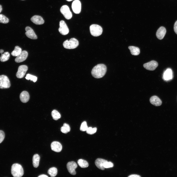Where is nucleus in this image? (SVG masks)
<instances>
[{
    "instance_id": "1",
    "label": "nucleus",
    "mask_w": 177,
    "mask_h": 177,
    "mask_svg": "<svg viewBox=\"0 0 177 177\" xmlns=\"http://www.w3.org/2000/svg\"><path fill=\"white\" fill-rule=\"evenodd\" d=\"M106 71L107 67L105 65L103 64H99L93 68L91 74L92 75L94 78H99L104 76Z\"/></svg>"
},
{
    "instance_id": "2",
    "label": "nucleus",
    "mask_w": 177,
    "mask_h": 177,
    "mask_svg": "<svg viewBox=\"0 0 177 177\" xmlns=\"http://www.w3.org/2000/svg\"><path fill=\"white\" fill-rule=\"evenodd\" d=\"M11 173L14 177H21L24 174V170L20 164L15 163L12 165L11 167Z\"/></svg>"
},
{
    "instance_id": "3",
    "label": "nucleus",
    "mask_w": 177,
    "mask_h": 177,
    "mask_svg": "<svg viewBox=\"0 0 177 177\" xmlns=\"http://www.w3.org/2000/svg\"><path fill=\"white\" fill-rule=\"evenodd\" d=\"M78 41L74 38H71L69 41L66 40L63 43L64 47L69 49L75 48L78 46Z\"/></svg>"
},
{
    "instance_id": "4",
    "label": "nucleus",
    "mask_w": 177,
    "mask_h": 177,
    "mask_svg": "<svg viewBox=\"0 0 177 177\" xmlns=\"http://www.w3.org/2000/svg\"><path fill=\"white\" fill-rule=\"evenodd\" d=\"M91 34L93 36L97 37L101 35L103 32V29L100 26L93 24L90 26L89 28Z\"/></svg>"
},
{
    "instance_id": "5",
    "label": "nucleus",
    "mask_w": 177,
    "mask_h": 177,
    "mask_svg": "<svg viewBox=\"0 0 177 177\" xmlns=\"http://www.w3.org/2000/svg\"><path fill=\"white\" fill-rule=\"evenodd\" d=\"M10 85L9 80L7 76L4 75H0V88H8Z\"/></svg>"
},
{
    "instance_id": "6",
    "label": "nucleus",
    "mask_w": 177,
    "mask_h": 177,
    "mask_svg": "<svg viewBox=\"0 0 177 177\" xmlns=\"http://www.w3.org/2000/svg\"><path fill=\"white\" fill-rule=\"evenodd\" d=\"M60 10V12L66 19L69 20L71 18L72 14L67 5H63L61 8Z\"/></svg>"
},
{
    "instance_id": "7",
    "label": "nucleus",
    "mask_w": 177,
    "mask_h": 177,
    "mask_svg": "<svg viewBox=\"0 0 177 177\" xmlns=\"http://www.w3.org/2000/svg\"><path fill=\"white\" fill-rule=\"evenodd\" d=\"M59 31L60 33L63 35L67 34L69 32V29L64 21L61 20L59 22Z\"/></svg>"
},
{
    "instance_id": "8",
    "label": "nucleus",
    "mask_w": 177,
    "mask_h": 177,
    "mask_svg": "<svg viewBox=\"0 0 177 177\" xmlns=\"http://www.w3.org/2000/svg\"><path fill=\"white\" fill-rule=\"evenodd\" d=\"M28 70V67L26 65H23L19 66L18 71L16 74V77L19 78L23 77Z\"/></svg>"
},
{
    "instance_id": "9",
    "label": "nucleus",
    "mask_w": 177,
    "mask_h": 177,
    "mask_svg": "<svg viewBox=\"0 0 177 177\" xmlns=\"http://www.w3.org/2000/svg\"><path fill=\"white\" fill-rule=\"evenodd\" d=\"M72 7L74 13L76 14H79L81 12V4L79 0H75L72 3Z\"/></svg>"
},
{
    "instance_id": "10",
    "label": "nucleus",
    "mask_w": 177,
    "mask_h": 177,
    "mask_svg": "<svg viewBox=\"0 0 177 177\" xmlns=\"http://www.w3.org/2000/svg\"><path fill=\"white\" fill-rule=\"evenodd\" d=\"M77 166L76 163L74 161L69 162L67 164V167L69 172L73 175H75L76 174L75 170Z\"/></svg>"
},
{
    "instance_id": "11",
    "label": "nucleus",
    "mask_w": 177,
    "mask_h": 177,
    "mask_svg": "<svg viewBox=\"0 0 177 177\" xmlns=\"http://www.w3.org/2000/svg\"><path fill=\"white\" fill-rule=\"evenodd\" d=\"M143 66L146 69L150 70H154L158 66V62L154 60H152L150 61L145 63Z\"/></svg>"
},
{
    "instance_id": "12",
    "label": "nucleus",
    "mask_w": 177,
    "mask_h": 177,
    "mask_svg": "<svg viewBox=\"0 0 177 177\" xmlns=\"http://www.w3.org/2000/svg\"><path fill=\"white\" fill-rule=\"evenodd\" d=\"M26 32L25 34L27 37L33 39H36L37 37L33 30L29 27H27L25 28Z\"/></svg>"
},
{
    "instance_id": "13",
    "label": "nucleus",
    "mask_w": 177,
    "mask_h": 177,
    "mask_svg": "<svg viewBox=\"0 0 177 177\" xmlns=\"http://www.w3.org/2000/svg\"><path fill=\"white\" fill-rule=\"evenodd\" d=\"M28 52L25 50L22 51L20 54L17 56L15 61L17 63H20L25 61L28 56Z\"/></svg>"
},
{
    "instance_id": "14",
    "label": "nucleus",
    "mask_w": 177,
    "mask_h": 177,
    "mask_svg": "<svg viewBox=\"0 0 177 177\" xmlns=\"http://www.w3.org/2000/svg\"><path fill=\"white\" fill-rule=\"evenodd\" d=\"M51 147L52 150L56 152H60L62 148L61 144L59 142L56 141H53L52 143Z\"/></svg>"
},
{
    "instance_id": "15",
    "label": "nucleus",
    "mask_w": 177,
    "mask_h": 177,
    "mask_svg": "<svg viewBox=\"0 0 177 177\" xmlns=\"http://www.w3.org/2000/svg\"><path fill=\"white\" fill-rule=\"evenodd\" d=\"M166 32V30L164 27L162 26L157 30L156 32V36L160 40H162L164 38Z\"/></svg>"
},
{
    "instance_id": "16",
    "label": "nucleus",
    "mask_w": 177,
    "mask_h": 177,
    "mask_svg": "<svg viewBox=\"0 0 177 177\" xmlns=\"http://www.w3.org/2000/svg\"><path fill=\"white\" fill-rule=\"evenodd\" d=\"M31 21L36 25H41L44 23V21L42 17L40 16L35 15L31 17Z\"/></svg>"
},
{
    "instance_id": "17",
    "label": "nucleus",
    "mask_w": 177,
    "mask_h": 177,
    "mask_svg": "<svg viewBox=\"0 0 177 177\" xmlns=\"http://www.w3.org/2000/svg\"><path fill=\"white\" fill-rule=\"evenodd\" d=\"M150 101L151 104L156 106H160L162 103L161 100L156 96H152L150 98Z\"/></svg>"
},
{
    "instance_id": "18",
    "label": "nucleus",
    "mask_w": 177,
    "mask_h": 177,
    "mask_svg": "<svg viewBox=\"0 0 177 177\" xmlns=\"http://www.w3.org/2000/svg\"><path fill=\"white\" fill-rule=\"evenodd\" d=\"M20 98L22 102L24 103L27 102L30 98V96L29 93L25 91H22L20 94Z\"/></svg>"
},
{
    "instance_id": "19",
    "label": "nucleus",
    "mask_w": 177,
    "mask_h": 177,
    "mask_svg": "<svg viewBox=\"0 0 177 177\" xmlns=\"http://www.w3.org/2000/svg\"><path fill=\"white\" fill-rule=\"evenodd\" d=\"M107 161L103 159L98 158L95 160V164L98 168L102 170H104L105 169L103 166L105 162Z\"/></svg>"
},
{
    "instance_id": "20",
    "label": "nucleus",
    "mask_w": 177,
    "mask_h": 177,
    "mask_svg": "<svg viewBox=\"0 0 177 177\" xmlns=\"http://www.w3.org/2000/svg\"><path fill=\"white\" fill-rule=\"evenodd\" d=\"M173 78V73L172 70L170 68L167 69L164 73L163 78L165 80L171 79Z\"/></svg>"
},
{
    "instance_id": "21",
    "label": "nucleus",
    "mask_w": 177,
    "mask_h": 177,
    "mask_svg": "<svg viewBox=\"0 0 177 177\" xmlns=\"http://www.w3.org/2000/svg\"><path fill=\"white\" fill-rule=\"evenodd\" d=\"M128 48L130 50L131 54L133 55H138L140 53V49L137 47L130 46H129Z\"/></svg>"
},
{
    "instance_id": "22",
    "label": "nucleus",
    "mask_w": 177,
    "mask_h": 177,
    "mask_svg": "<svg viewBox=\"0 0 177 177\" xmlns=\"http://www.w3.org/2000/svg\"><path fill=\"white\" fill-rule=\"evenodd\" d=\"M40 160V157L38 154H36L33 155L32 158V163L34 167L37 168L38 167Z\"/></svg>"
},
{
    "instance_id": "23",
    "label": "nucleus",
    "mask_w": 177,
    "mask_h": 177,
    "mask_svg": "<svg viewBox=\"0 0 177 177\" xmlns=\"http://www.w3.org/2000/svg\"><path fill=\"white\" fill-rule=\"evenodd\" d=\"M48 173L51 177H55L57 174V169L54 167L51 168L48 170Z\"/></svg>"
},
{
    "instance_id": "24",
    "label": "nucleus",
    "mask_w": 177,
    "mask_h": 177,
    "mask_svg": "<svg viewBox=\"0 0 177 177\" xmlns=\"http://www.w3.org/2000/svg\"><path fill=\"white\" fill-rule=\"evenodd\" d=\"M77 163L79 166L82 168H87L88 166V162L86 161L83 159H79L77 161Z\"/></svg>"
},
{
    "instance_id": "25",
    "label": "nucleus",
    "mask_w": 177,
    "mask_h": 177,
    "mask_svg": "<svg viewBox=\"0 0 177 177\" xmlns=\"http://www.w3.org/2000/svg\"><path fill=\"white\" fill-rule=\"evenodd\" d=\"M22 49L18 46H16L14 50L11 52V55L14 56H17L22 52Z\"/></svg>"
},
{
    "instance_id": "26",
    "label": "nucleus",
    "mask_w": 177,
    "mask_h": 177,
    "mask_svg": "<svg viewBox=\"0 0 177 177\" xmlns=\"http://www.w3.org/2000/svg\"><path fill=\"white\" fill-rule=\"evenodd\" d=\"M10 57V54L8 52H4L1 54L0 58V60L2 62H4L8 60Z\"/></svg>"
},
{
    "instance_id": "27",
    "label": "nucleus",
    "mask_w": 177,
    "mask_h": 177,
    "mask_svg": "<svg viewBox=\"0 0 177 177\" xmlns=\"http://www.w3.org/2000/svg\"><path fill=\"white\" fill-rule=\"evenodd\" d=\"M70 128L69 125L66 123H64L63 126L60 129L62 133H66L70 131Z\"/></svg>"
},
{
    "instance_id": "28",
    "label": "nucleus",
    "mask_w": 177,
    "mask_h": 177,
    "mask_svg": "<svg viewBox=\"0 0 177 177\" xmlns=\"http://www.w3.org/2000/svg\"><path fill=\"white\" fill-rule=\"evenodd\" d=\"M51 115L53 119L55 120H57L61 117L60 113L56 110H54L51 112Z\"/></svg>"
},
{
    "instance_id": "29",
    "label": "nucleus",
    "mask_w": 177,
    "mask_h": 177,
    "mask_svg": "<svg viewBox=\"0 0 177 177\" xmlns=\"http://www.w3.org/2000/svg\"><path fill=\"white\" fill-rule=\"evenodd\" d=\"M9 22V19L4 15L0 14V23L3 24L8 23Z\"/></svg>"
},
{
    "instance_id": "30",
    "label": "nucleus",
    "mask_w": 177,
    "mask_h": 177,
    "mask_svg": "<svg viewBox=\"0 0 177 177\" xmlns=\"http://www.w3.org/2000/svg\"><path fill=\"white\" fill-rule=\"evenodd\" d=\"M97 130L96 127L92 128L91 127L88 128L86 130V133L88 134H92L95 133Z\"/></svg>"
},
{
    "instance_id": "31",
    "label": "nucleus",
    "mask_w": 177,
    "mask_h": 177,
    "mask_svg": "<svg viewBox=\"0 0 177 177\" xmlns=\"http://www.w3.org/2000/svg\"><path fill=\"white\" fill-rule=\"evenodd\" d=\"M25 78L28 80H30L34 82H35L37 80V77L36 76L29 74H27Z\"/></svg>"
},
{
    "instance_id": "32",
    "label": "nucleus",
    "mask_w": 177,
    "mask_h": 177,
    "mask_svg": "<svg viewBox=\"0 0 177 177\" xmlns=\"http://www.w3.org/2000/svg\"><path fill=\"white\" fill-rule=\"evenodd\" d=\"M88 128L86 122L84 121L81 124L80 130L82 131H85Z\"/></svg>"
},
{
    "instance_id": "33",
    "label": "nucleus",
    "mask_w": 177,
    "mask_h": 177,
    "mask_svg": "<svg viewBox=\"0 0 177 177\" xmlns=\"http://www.w3.org/2000/svg\"><path fill=\"white\" fill-rule=\"evenodd\" d=\"M114 164L110 162L107 161L105 162L103 164V166L105 168H108L113 167Z\"/></svg>"
},
{
    "instance_id": "34",
    "label": "nucleus",
    "mask_w": 177,
    "mask_h": 177,
    "mask_svg": "<svg viewBox=\"0 0 177 177\" xmlns=\"http://www.w3.org/2000/svg\"><path fill=\"white\" fill-rule=\"evenodd\" d=\"M5 134L4 132L0 130V144L3 141L5 137Z\"/></svg>"
},
{
    "instance_id": "35",
    "label": "nucleus",
    "mask_w": 177,
    "mask_h": 177,
    "mask_svg": "<svg viewBox=\"0 0 177 177\" xmlns=\"http://www.w3.org/2000/svg\"><path fill=\"white\" fill-rule=\"evenodd\" d=\"M174 28L175 32L177 34V20L174 24Z\"/></svg>"
},
{
    "instance_id": "36",
    "label": "nucleus",
    "mask_w": 177,
    "mask_h": 177,
    "mask_svg": "<svg viewBox=\"0 0 177 177\" xmlns=\"http://www.w3.org/2000/svg\"><path fill=\"white\" fill-rule=\"evenodd\" d=\"M128 177H141V176L139 175H131L128 176Z\"/></svg>"
},
{
    "instance_id": "37",
    "label": "nucleus",
    "mask_w": 177,
    "mask_h": 177,
    "mask_svg": "<svg viewBox=\"0 0 177 177\" xmlns=\"http://www.w3.org/2000/svg\"><path fill=\"white\" fill-rule=\"evenodd\" d=\"M38 177H48V176L45 175H41L38 176Z\"/></svg>"
},
{
    "instance_id": "38",
    "label": "nucleus",
    "mask_w": 177,
    "mask_h": 177,
    "mask_svg": "<svg viewBox=\"0 0 177 177\" xmlns=\"http://www.w3.org/2000/svg\"><path fill=\"white\" fill-rule=\"evenodd\" d=\"M4 51L3 50L1 49L0 50V53L2 54V53Z\"/></svg>"
},
{
    "instance_id": "39",
    "label": "nucleus",
    "mask_w": 177,
    "mask_h": 177,
    "mask_svg": "<svg viewBox=\"0 0 177 177\" xmlns=\"http://www.w3.org/2000/svg\"><path fill=\"white\" fill-rule=\"evenodd\" d=\"M2 8L1 6L0 5V13H1V12L2 11Z\"/></svg>"
},
{
    "instance_id": "40",
    "label": "nucleus",
    "mask_w": 177,
    "mask_h": 177,
    "mask_svg": "<svg viewBox=\"0 0 177 177\" xmlns=\"http://www.w3.org/2000/svg\"><path fill=\"white\" fill-rule=\"evenodd\" d=\"M66 0L68 1H70L72 0Z\"/></svg>"
},
{
    "instance_id": "41",
    "label": "nucleus",
    "mask_w": 177,
    "mask_h": 177,
    "mask_svg": "<svg viewBox=\"0 0 177 177\" xmlns=\"http://www.w3.org/2000/svg\"></svg>"
}]
</instances>
